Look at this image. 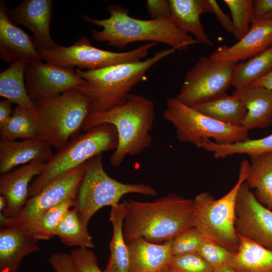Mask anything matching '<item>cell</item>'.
<instances>
[{"label":"cell","instance_id":"6da1fadb","mask_svg":"<svg viewBox=\"0 0 272 272\" xmlns=\"http://www.w3.org/2000/svg\"><path fill=\"white\" fill-rule=\"evenodd\" d=\"M123 203L127 244L141 237L154 243L165 242L193 227V199L169 193L153 201L128 199Z\"/></svg>","mask_w":272,"mask_h":272},{"label":"cell","instance_id":"7a4b0ae2","mask_svg":"<svg viewBox=\"0 0 272 272\" xmlns=\"http://www.w3.org/2000/svg\"><path fill=\"white\" fill-rule=\"evenodd\" d=\"M109 17L97 19L82 16L85 21L102 28L101 31L91 28L92 37L99 42L119 49L138 41L163 43L175 50L183 51L197 44L190 35L178 28L170 19L142 20L131 17L127 9L120 5L107 8Z\"/></svg>","mask_w":272,"mask_h":272},{"label":"cell","instance_id":"3957f363","mask_svg":"<svg viewBox=\"0 0 272 272\" xmlns=\"http://www.w3.org/2000/svg\"><path fill=\"white\" fill-rule=\"evenodd\" d=\"M155 119L153 101L144 96L130 93L121 105L106 111L90 114L83 130L87 131L105 123L115 127L118 142L110 157V163L117 167L126 156L138 155L151 146Z\"/></svg>","mask_w":272,"mask_h":272},{"label":"cell","instance_id":"277c9868","mask_svg":"<svg viewBox=\"0 0 272 272\" xmlns=\"http://www.w3.org/2000/svg\"><path fill=\"white\" fill-rule=\"evenodd\" d=\"M175 51L171 47L141 61L96 70L83 71L77 69L76 73L85 82L77 89L90 99V114L108 111L124 103L132 88L146 78L147 71Z\"/></svg>","mask_w":272,"mask_h":272},{"label":"cell","instance_id":"5b68a950","mask_svg":"<svg viewBox=\"0 0 272 272\" xmlns=\"http://www.w3.org/2000/svg\"><path fill=\"white\" fill-rule=\"evenodd\" d=\"M118 142L115 127L108 123L73 136L45 163L40 174L30 185L28 197L37 194L51 181L93 157L115 150Z\"/></svg>","mask_w":272,"mask_h":272},{"label":"cell","instance_id":"8992f818","mask_svg":"<svg viewBox=\"0 0 272 272\" xmlns=\"http://www.w3.org/2000/svg\"><path fill=\"white\" fill-rule=\"evenodd\" d=\"M33 102L39 138L57 150L80 133L91 111L90 99L77 89Z\"/></svg>","mask_w":272,"mask_h":272},{"label":"cell","instance_id":"52a82bcc","mask_svg":"<svg viewBox=\"0 0 272 272\" xmlns=\"http://www.w3.org/2000/svg\"><path fill=\"white\" fill-rule=\"evenodd\" d=\"M249 165L247 160L241 162L236 183L222 197L215 199L205 192L193 199V227L204 239L234 252H237L240 244L235 228L236 198L240 186L246 180Z\"/></svg>","mask_w":272,"mask_h":272},{"label":"cell","instance_id":"ba28073f","mask_svg":"<svg viewBox=\"0 0 272 272\" xmlns=\"http://www.w3.org/2000/svg\"><path fill=\"white\" fill-rule=\"evenodd\" d=\"M86 164L85 173L74 207L86 227L98 210L105 206L111 207L118 205L121 197L125 194H157L156 189L150 185L143 183H125L111 178L104 169L101 154L93 157Z\"/></svg>","mask_w":272,"mask_h":272},{"label":"cell","instance_id":"9c48e42d","mask_svg":"<svg viewBox=\"0 0 272 272\" xmlns=\"http://www.w3.org/2000/svg\"><path fill=\"white\" fill-rule=\"evenodd\" d=\"M163 117L174 126L177 139L200 148L214 140L219 145H228L248 140L249 130L212 118L178 100L168 97Z\"/></svg>","mask_w":272,"mask_h":272},{"label":"cell","instance_id":"30bf717a","mask_svg":"<svg viewBox=\"0 0 272 272\" xmlns=\"http://www.w3.org/2000/svg\"><path fill=\"white\" fill-rule=\"evenodd\" d=\"M157 43L148 42L124 52H113L93 46L89 39L82 36L69 46L58 45L49 49H38L42 59L47 63L69 69L74 67L96 70L123 63L133 62L146 58Z\"/></svg>","mask_w":272,"mask_h":272},{"label":"cell","instance_id":"8fae6325","mask_svg":"<svg viewBox=\"0 0 272 272\" xmlns=\"http://www.w3.org/2000/svg\"><path fill=\"white\" fill-rule=\"evenodd\" d=\"M236 63L202 56L186 74L175 98L193 107L225 93L232 85Z\"/></svg>","mask_w":272,"mask_h":272},{"label":"cell","instance_id":"7c38bea8","mask_svg":"<svg viewBox=\"0 0 272 272\" xmlns=\"http://www.w3.org/2000/svg\"><path fill=\"white\" fill-rule=\"evenodd\" d=\"M86 163L56 178L37 194L29 197L24 207L14 217L0 215V225L27 228L47 211L66 199L76 197L86 171Z\"/></svg>","mask_w":272,"mask_h":272},{"label":"cell","instance_id":"4fadbf2b","mask_svg":"<svg viewBox=\"0 0 272 272\" xmlns=\"http://www.w3.org/2000/svg\"><path fill=\"white\" fill-rule=\"evenodd\" d=\"M244 181L235 207V228L238 236L272 250V210L261 204Z\"/></svg>","mask_w":272,"mask_h":272},{"label":"cell","instance_id":"5bb4252c","mask_svg":"<svg viewBox=\"0 0 272 272\" xmlns=\"http://www.w3.org/2000/svg\"><path fill=\"white\" fill-rule=\"evenodd\" d=\"M25 86L33 101L57 97L82 86L85 81L74 69L57 66L41 61L29 62L25 72Z\"/></svg>","mask_w":272,"mask_h":272},{"label":"cell","instance_id":"9a60e30c","mask_svg":"<svg viewBox=\"0 0 272 272\" xmlns=\"http://www.w3.org/2000/svg\"><path fill=\"white\" fill-rule=\"evenodd\" d=\"M52 10L51 0H25L15 8L8 9L7 14L14 23L24 26L30 30L38 49H49L59 45L50 34Z\"/></svg>","mask_w":272,"mask_h":272},{"label":"cell","instance_id":"2e32d148","mask_svg":"<svg viewBox=\"0 0 272 272\" xmlns=\"http://www.w3.org/2000/svg\"><path fill=\"white\" fill-rule=\"evenodd\" d=\"M272 46V19L254 20L247 33L231 46L217 48L210 56L213 60L238 63L249 59Z\"/></svg>","mask_w":272,"mask_h":272},{"label":"cell","instance_id":"e0dca14e","mask_svg":"<svg viewBox=\"0 0 272 272\" xmlns=\"http://www.w3.org/2000/svg\"><path fill=\"white\" fill-rule=\"evenodd\" d=\"M4 1L0 2V57L10 65L19 59L41 61L34 38L9 18Z\"/></svg>","mask_w":272,"mask_h":272},{"label":"cell","instance_id":"ac0fdd59","mask_svg":"<svg viewBox=\"0 0 272 272\" xmlns=\"http://www.w3.org/2000/svg\"><path fill=\"white\" fill-rule=\"evenodd\" d=\"M44 164L33 161L1 174L0 193L5 197L7 206L0 215L12 218L20 212L29 198L30 182L40 174Z\"/></svg>","mask_w":272,"mask_h":272},{"label":"cell","instance_id":"d6986e66","mask_svg":"<svg viewBox=\"0 0 272 272\" xmlns=\"http://www.w3.org/2000/svg\"><path fill=\"white\" fill-rule=\"evenodd\" d=\"M38 240L24 228L1 227L0 272H18L23 258L40 250Z\"/></svg>","mask_w":272,"mask_h":272},{"label":"cell","instance_id":"ffe728a7","mask_svg":"<svg viewBox=\"0 0 272 272\" xmlns=\"http://www.w3.org/2000/svg\"><path fill=\"white\" fill-rule=\"evenodd\" d=\"M52 147L40 138L21 141L0 137V173H3L33 161H48Z\"/></svg>","mask_w":272,"mask_h":272},{"label":"cell","instance_id":"44dd1931","mask_svg":"<svg viewBox=\"0 0 272 272\" xmlns=\"http://www.w3.org/2000/svg\"><path fill=\"white\" fill-rule=\"evenodd\" d=\"M171 240L159 244L141 237L127 243L129 272H167L168 264L173 256Z\"/></svg>","mask_w":272,"mask_h":272},{"label":"cell","instance_id":"7402d4cb","mask_svg":"<svg viewBox=\"0 0 272 272\" xmlns=\"http://www.w3.org/2000/svg\"><path fill=\"white\" fill-rule=\"evenodd\" d=\"M232 94L238 96L247 109L242 127L249 130L272 124V90L248 85L235 88Z\"/></svg>","mask_w":272,"mask_h":272},{"label":"cell","instance_id":"603a6c76","mask_svg":"<svg viewBox=\"0 0 272 272\" xmlns=\"http://www.w3.org/2000/svg\"><path fill=\"white\" fill-rule=\"evenodd\" d=\"M170 19L183 32L192 36L198 42L214 45L205 32L200 17L209 13L207 0H169Z\"/></svg>","mask_w":272,"mask_h":272},{"label":"cell","instance_id":"cb8c5ba5","mask_svg":"<svg viewBox=\"0 0 272 272\" xmlns=\"http://www.w3.org/2000/svg\"><path fill=\"white\" fill-rule=\"evenodd\" d=\"M29 62L19 59L0 73V96L29 110L36 118V109L26 90L25 72Z\"/></svg>","mask_w":272,"mask_h":272},{"label":"cell","instance_id":"d4e9b609","mask_svg":"<svg viewBox=\"0 0 272 272\" xmlns=\"http://www.w3.org/2000/svg\"><path fill=\"white\" fill-rule=\"evenodd\" d=\"M191 107L212 118L236 126H242L247 114L243 102L238 96L226 92Z\"/></svg>","mask_w":272,"mask_h":272},{"label":"cell","instance_id":"484cf974","mask_svg":"<svg viewBox=\"0 0 272 272\" xmlns=\"http://www.w3.org/2000/svg\"><path fill=\"white\" fill-rule=\"evenodd\" d=\"M124 217L123 202L111 207L109 220L113 235L109 245L110 257L104 272H129V254L123 232Z\"/></svg>","mask_w":272,"mask_h":272},{"label":"cell","instance_id":"4316f807","mask_svg":"<svg viewBox=\"0 0 272 272\" xmlns=\"http://www.w3.org/2000/svg\"><path fill=\"white\" fill-rule=\"evenodd\" d=\"M239 237V248L229 267L235 272H272V250Z\"/></svg>","mask_w":272,"mask_h":272},{"label":"cell","instance_id":"83f0119b","mask_svg":"<svg viewBox=\"0 0 272 272\" xmlns=\"http://www.w3.org/2000/svg\"><path fill=\"white\" fill-rule=\"evenodd\" d=\"M246 182L257 199L272 210V153L251 158Z\"/></svg>","mask_w":272,"mask_h":272},{"label":"cell","instance_id":"f1b7e54d","mask_svg":"<svg viewBox=\"0 0 272 272\" xmlns=\"http://www.w3.org/2000/svg\"><path fill=\"white\" fill-rule=\"evenodd\" d=\"M200 148L212 152L215 158H225L236 154H246L252 158L272 153V133L258 139H250L228 145H219L210 141Z\"/></svg>","mask_w":272,"mask_h":272},{"label":"cell","instance_id":"f546056e","mask_svg":"<svg viewBox=\"0 0 272 272\" xmlns=\"http://www.w3.org/2000/svg\"><path fill=\"white\" fill-rule=\"evenodd\" d=\"M272 70V46L244 62L236 64L232 83L234 88L250 85Z\"/></svg>","mask_w":272,"mask_h":272},{"label":"cell","instance_id":"4dcf8cb0","mask_svg":"<svg viewBox=\"0 0 272 272\" xmlns=\"http://www.w3.org/2000/svg\"><path fill=\"white\" fill-rule=\"evenodd\" d=\"M55 236L66 246L90 249L94 247L88 227L82 223L74 207L65 213L57 227Z\"/></svg>","mask_w":272,"mask_h":272},{"label":"cell","instance_id":"1f68e13d","mask_svg":"<svg viewBox=\"0 0 272 272\" xmlns=\"http://www.w3.org/2000/svg\"><path fill=\"white\" fill-rule=\"evenodd\" d=\"M0 135L13 140L39 138L34 116L29 110L18 105L9 121L0 127Z\"/></svg>","mask_w":272,"mask_h":272},{"label":"cell","instance_id":"d6a6232c","mask_svg":"<svg viewBox=\"0 0 272 272\" xmlns=\"http://www.w3.org/2000/svg\"><path fill=\"white\" fill-rule=\"evenodd\" d=\"M76 197L70 198L50 209L27 228L38 240H49L55 236L57 227L67 211L74 207Z\"/></svg>","mask_w":272,"mask_h":272},{"label":"cell","instance_id":"836d02e7","mask_svg":"<svg viewBox=\"0 0 272 272\" xmlns=\"http://www.w3.org/2000/svg\"><path fill=\"white\" fill-rule=\"evenodd\" d=\"M229 9L233 23V32L238 40L249 31L254 20L253 0H224Z\"/></svg>","mask_w":272,"mask_h":272},{"label":"cell","instance_id":"e575fe53","mask_svg":"<svg viewBox=\"0 0 272 272\" xmlns=\"http://www.w3.org/2000/svg\"><path fill=\"white\" fill-rule=\"evenodd\" d=\"M197 252L211 266L214 272L229 267L236 253L206 239H204Z\"/></svg>","mask_w":272,"mask_h":272},{"label":"cell","instance_id":"d590c367","mask_svg":"<svg viewBox=\"0 0 272 272\" xmlns=\"http://www.w3.org/2000/svg\"><path fill=\"white\" fill-rule=\"evenodd\" d=\"M167 272H214L211 266L197 252L173 256Z\"/></svg>","mask_w":272,"mask_h":272},{"label":"cell","instance_id":"8d00e7d4","mask_svg":"<svg viewBox=\"0 0 272 272\" xmlns=\"http://www.w3.org/2000/svg\"><path fill=\"white\" fill-rule=\"evenodd\" d=\"M204 238L194 227L189 228L171 240L173 256L197 252Z\"/></svg>","mask_w":272,"mask_h":272},{"label":"cell","instance_id":"74e56055","mask_svg":"<svg viewBox=\"0 0 272 272\" xmlns=\"http://www.w3.org/2000/svg\"><path fill=\"white\" fill-rule=\"evenodd\" d=\"M70 254L78 272H104L100 268L97 258L90 248L78 247Z\"/></svg>","mask_w":272,"mask_h":272},{"label":"cell","instance_id":"f35d334b","mask_svg":"<svg viewBox=\"0 0 272 272\" xmlns=\"http://www.w3.org/2000/svg\"><path fill=\"white\" fill-rule=\"evenodd\" d=\"M146 7L151 19H170L171 8L169 0H148Z\"/></svg>","mask_w":272,"mask_h":272},{"label":"cell","instance_id":"ab89813d","mask_svg":"<svg viewBox=\"0 0 272 272\" xmlns=\"http://www.w3.org/2000/svg\"><path fill=\"white\" fill-rule=\"evenodd\" d=\"M48 261L55 272H78L70 253H55L48 258Z\"/></svg>","mask_w":272,"mask_h":272},{"label":"cell","instance_id":"60d3db41","mask_svg":"<svg viewBox=\"0 0 272 272\" xmlns=\"http://www.w3.org/2000/svg\"><path fill=\"white\" fill-rule=\"evenodd\" d=\"M209 13H213L221 26L228 33L233 32V23L231 18L225 14L215 0H208Z\"/></svg>","mask_w":272,"mask_h":272},{"label":"cell","instance_id":"b9f144b4","mask_svg":"<svg viewBox=\"0 0 272 272\" xmlns=\"http://www.w3.org/2000/svg\"><path fill=\"white\" fill-rule=\"evenodd\" d=\"M254 20L260 19L272 12V0H255L253 4Z\"/></svg>","mask_w":272,"mask_h":272},{"label":"cell","instance_id":"7bdbcfd3","mask_svg":"<svg viewBox=\"0 0 272 272\" xmlns=\"http://www.w3.org/2000/svg\"><path fill=\"white\" fill-rule=\"evenodd\" d=\"M12 104L7 99L0 101V127L9 121L13 114Z\"/></svg>","mask_w":272,"mask_h":272},{"label":"cell","instance_id":"ee69618b","mask_svg":"<svg viewBox=\"0 0 272 272\" xmlns=\"http://www.w3.org/2000/svg\"><path fill=\"white\" fill-rule=\"evenodd\" d=\"M250 85L261 86L272 90V70L264 77Z\"/></svg>","mask_w":272,"mask_h":272},{"label":"cell","instance_id":"f6af8a7d","mask_svg":"<svg viewBox=\"0 0 272 272\" xmlns=\"http://www.w3.org/2000/svg\"><path fill=\"white\" fill-rule=\"evenodd\" d=\"M7 206V202L4 196H0V211L1 213L4 212Z\"/></svg>","mask_w":272,"mask_h":272},{"label":"cell","instance_id":"bcb514c9","mask_svg":"<svg viewBox=\"0 0 272 272\" xmlns=\"http://www.w3.org/2000/svg\"><path fill=\"white\" fill-rule=\"evenodd\" d=\"M216 272H235L230 267H226L222 270Z\"/></svg>","mask_w":272,"mask_h":272},{"label":"cell","instance_id":"7dc6e473","mask_svg":"<svg viewBox=\"0 0 272 272\" xmlns=\"http://www.w3.org/2000/svg\"><path fill=\"white\" fill-rule=\"evenodd\" d=\"M262 18H266L272 19V12L266 15L265 16H264Z\"/></svg>","mask_w":272,"mask_h":272}]
</instances>
